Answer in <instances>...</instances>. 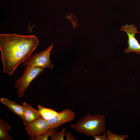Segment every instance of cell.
Masks as SVG:
<instances>
[{
	"mask_svg": "<svg viewBox=\"0 0 140 140\" xmlns=\"http://www.w3.org/2000/svg\"><path fill=\"white\" fill-rule=\"evenodd\" d=\"M65 136L66 137V140H76V139L71 133L68 132H65Z\"/></svg>",
	"mask_w": 140,
	"mask_h": 140,
	"instance_id": "16",
	"label": "cell"
},
{
	"mask_svg": "<svg viewBox=\"0 0 140 140\" xmlns=\"http://www.w3.org/2000/svg\"><path fill=\"white\" fill-rule=\"evenodd\" d=\"M0 101L13 113L20 117L22 119L24 115V110L22 105H20L14 101L8 100L6 98H1Z\"/></svg>",
	"mask_w": 140,
	"mask_h": 140,
	"instance_id": "9",
	"label": "cell"
},
{
	"mask_svg": "<svg viewBox=\"0 0 140 140\" xmlns=\"http://www.w3.org/2000/svg\"><path fill=\"white\" fill-rule=\"evenodd\" d=\"M50 129V126L47 121L41 117L25 125V128L27 135L33 138L44 134Z\"/></svg>",
	"mask_w": 140,
	"mask_h": 140,
	"instance_id": "6",
	"label": "cell"
},
{
	"mask_svg": "<svg viewBox=\"0 0 140 140\" xmlns=\"http://www.w3.org/2000/svg\"><path fill=\"white\" fill-rule=\"evenodd\" d=\"M120 31L125 32L128 36L127 41L128 47L124 51V52L129 53L135 52L140 55V44L135 37L136 34L140 33L137 31V28L134 24L123 25L120 29Z\"/></svg>",
	"mask_w": 140,
	"mask_h": 140,
	"instance_id": "5",
	"label": "cell"
},
{
	"mask_svg": "<svg viewBox=\"0 0 140 140\" xmlns=\"http://www.w3.org/2000/svg\"><path fill=\"white\" fill-rule=\"evenodd\" d=\"M106 124L104 115L88 113L76 123L71 124L70 127L85 136L92 137L106 132Z\"/></svg>",
	"mask_w": 140,
	"mask_h": 140,
	"instance_id": "2",
	"label": "cell"
},
{
	"mask_svg": "<svg viewBox=\"0 0 140 140\" xmlns=\"http://www.w3.org/2000/svg\"><path fill=\"white\" fill-rule=\"evenodd\" d=\"M37 107L40 117L46 120L53 118L59 113L55 110L46 108L40 104H38Z\"/></svg>",
	"mask_w": 140,
	"mask_h": 140,
	"instance_id": "10",
	"label": "cell"
},
{
	"mask_svg": "<svg viewBox=\"0 0 140 140\" xmlns=\"http://www.w3.org/2000/svg\"><path fill=\"white\" fill-rule=\"evenodd\" d=\"M66 129V127L63 128L59 132H56L51 135L50 137L51 140H64L65 134Z\"/></svg>",
	"mask_w": 140,
	"mask_h": 140,
	"instance_id": "14",
	"label": "cell"
},
{
	"mask_svg": "<svg viewBox=\"0 0 140 140\" xmlns=\"http://www.w3.org/2000/svg\"><path fill=\"white\" fill-rule=\"evenodd\" d=\"M58 129L57 128L50 129L44 134L34 138H31L32 140H47L49 137L54 132L58 131Z\"/></svg>",
	"mask_w": 140,
	"mask_h": 140,
	"instance_id": "13",
	"label": "cell"
},
{
	"mask_svg": "<svg viewBox=\"0 0 140 140\" xmlns=\"http://www.w3.org/2000/svg\"><path fill=\"white\" fill-rule=\"evenodd\" d=\"M24 115L22 119L25 126L37 120L40 117L39 111L25 102L22 104Z\"/></svg>",
	"mask_w": 140,
	"mask_h": 140,
	"instance_id": "8",
	"label": "cell"
},
{
	"mask_svg": "<svg viewBox=\"0 0 140 140\" xmlns=\"http://www.w3.org/2000/svg\"><path fill=\"white\" fill-rule=\"evenodd\" d=\"M75 113L71 109H65L59 112L54 118L47 120L50 129L57 128L62 125L69 122L75 118Z\"/></svg>",
	"mask_w": 140,
	"mask_h": 140,
	"instance_id": "7",
	"label": "cell"
},
{
	"mask_svg": "<svg viewBox=\"0 0 140 140\" xmlns=\"http://www.w3.org/2000/svg\"><path fill=\"white\" fill-rule=\"evenodd\" d=\"M44 68L34 67L27 71L23 72L22 76L16 81L14 87L17 89V94L19 98L25 96V91L28 89L31 82L41 72Z\"/></svg>",
	"mask_w": 140,
	"mask_h": 140,
	"instance_id": "4",
	"label": "cell"
},
{
	"mask_svg": "<svg viewBox=\"0 0 140 140\" xmlns=\"http://www.w3.org/2000/svg\"><path fill=\"white\" fill-rule=\"evenodd\" d=\"M95 140H107V134L106 132L101 135H95L92 136Z\"/></svg>",
	"mask_w": 140,
	"mask_h": 140,
	"instance_id": "15",
	"label": "cell"
},
{
	"mask_svg": "<svg viewBox=\"0 0 140 140\" xmlns=\"http://www.w3.org/2000/svg\"><path fill=\"white\" fill-rule=\"evenodd\" d=\"M39 42L34 35L1 34L0 49L3 72L12 75L20 64L31 56Z\"/></svg>",
	"mask_w": 140,
	"mask_h": 140,
	"instance_id": "1",
	"label": "cell"
},
{
	"mask_svg": "<svg viewBox=\"0 0 140 140\" xmlns=\"http://www.w3.org/2000/svg\"><path fill=\"white\" fill-rule=\"evenodd\" d=\"M53 45H52L42 51L36 53L24 62L23 65L25 66L24 72L34 67L48 68L52 69L54 66L50 60V55Z\"/></svg>",
	"mask_w": 140,
	"mask_h": 140,
	"instance_id": "3",
	"label": "cell"
},
{
	"mask_svg": "<svg viewBox=\"0 0 140 140\" xmlns=\"http://www.w3.org/2000/svg\"><path fill=\"white\" fill-rule=\"evenodd\" d=\"M106 132L107 134V140H123L126 139L129 136L128 134H117L109 130H107Z\"/></svg>",
	"mask_w": 140,
	"mask_h": 140,
	"instance_id": "12",
	"label": "cell"
},
{
	"mask_svg": "<svg viewBox=\"0 0 140 140\" xmlns=\"http://www.w3.org/2000/svg\"><path fill=\"white\" fill-rule=\"evenodd\" d=\"M11 126L7 122L0 118V140H13V138L8 133L11 129Z\"/></svg>",
	"mask_w": 140,
	"mask_h": 140,
	"instance_id": "11",
	"label": "cell"
}]
</instances>
